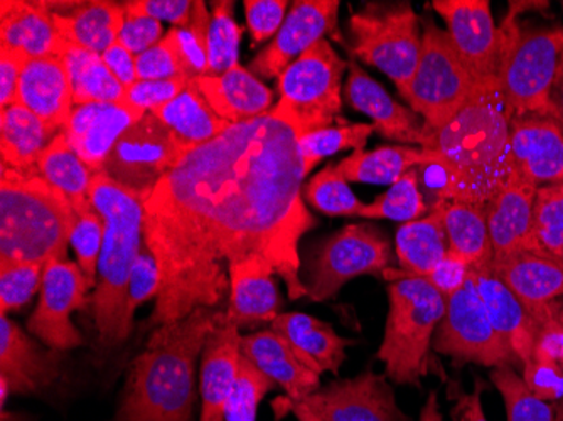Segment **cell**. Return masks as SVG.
I'll return each instance as SVG.
<instances>
[{
	"instance_id": "cell-1",
	"label": "cell",
	"mask_w": 563,
	"mask_h": 421,
	"mask_svg": "<svg viewBox=\"0 0 563 421\" xmlns=\"http://www.w3.org/2000/svg\"><path fill=\"white\" fill-rule=\"evenodd\" d=\"M303 179L299 134L274 110L183 155L144 202L145 246L161 272L148 328L220 306L228 268L245 259H264L290 300L307 299L299 243L318 223Z\"/></svg>"
},
{
	"instance_id": "cell-2",
	"label": "cell",
	"mask_w": 563,
	"mask_h": 421,
	"mask_svg": "<svg viewBox=\"0 0 563 421\" xmlns=\"http://www.w3.org/2000/svg\"><path fill=\"white\" fill-rule=\"evenodd\" d=\"M509 122L498 78H493L476 84L444 129H426L427 167L441 174L438 199L486 208L509 176Z\"/></svg>"
},
{
	"instance_id": "cell-3",
	"label": "cell",
	"mask_w": 563,
	"mask_h": 421,
	"mask_svg": "<svg viewBox=\"0 0 563 421\" xmlns=\"http://www.w3.org/2000/svg\"><path fill=\"white\" fill-rule=\"evenodd\" d=\"M223 315L201 307L181 321L154 329L126 369L115 421H192L196 364Z\"/></svg>"
},
{
	"instance_id": "cell-4",
	"label": "cell",
	"mask_w": 563,
	"mask_h": 421,
	"mask_svg": "<svg viewBox=\"0 0 563 421\" xmlns=\"http://www.w3.org/2000/svg\"><path fill=\"white\" fill-rule=\"evenodd\" d=\"M91 204L106 223V236L98 263V281L88 297L98 341L112 350L131 335L126 324V287L135 259L145 245L144 202L137 192L123 188L106 173L93 176Z\"/></svg>"
},
{
	"instance_id": "cell-5",
	"label": "cell",
	"mask_w": 563,
	"mask_h": 421,
	"mask_svg": "<svg viewBox=\"0 0 563 421\" xmlns=\"http://www.w3.org/2000/svg\"><path fill=\"white\" fill-rule=\"evenodd\" d=\"M78 214L37 169L0 167V259H66Z\"/></svg>"
},
{
	"instance_id": "cell-6",
	"label": "cell",
	"mask_w": 563,
	"mask_h": 421,
	"mask_svg": "<svg viewBox=\"0 0 563 421\" xmlns=\"http://www.w3.org/2000/svg\"><path fill=\"white\" fill-rule=\"evenodd\" d=\"M388 315L376 359L385 364V375L397 385L420 386L430 372V346L444 319L448 299L426 278L401 268H388Z\"/></svg>"
},
{
	"instance_id": "cell-7",
	"label": "cell",
	"mask_w": 563,
	"mask_h": 421,
	"mask_svg": "<svg viewBox=\"0 0 563 421\" xmlns=\"http://www.w3.org/2000/svg\"><path fill=\"white\" fill-rule=\"evenodd\" d=\"M563 55V30L525 31L508 19L499 30L498 81L509 117L550 113Z\"/></svg>"
},
{
	"instance_id": "cell-8",
	"label": "cell",
	"mask_w": 563,
	"mask_h": 421,
	"mask_svg": "<svg viewBox=\"0 0 563 421\" xmlns=\"http://www.w3.org/2000/svg\"><path fill=\"white\" fill-rule=\"evenodd\" d=\"M354 58L375 66L407 97L422 51L423 31L410 2H368L350 18Z\"/></svg>"
},
{
	"instance_id": "cell-9",
	"label": "cell",
	"mask_w": 563,
	"mask_h": 421,
	"mask_svg": "<svg viewBox=\"0 0 563 421\" xmlns=\"http://www.w3.org/2000/svg\"><path fill=\"white\" fill-rule=\"evenodd\" d=\"M346 68L347 63L331 43L319 41L278 76L280 100L272 110L289 122L299 137L343 122L341 107Z\"/></svg>"
},
{
	"instance_id": "cell-10",
	"label": "cell",
	"mask_w": 563,
	"mask_h": 421,
	"mask_svg": "<svg viewBox=\"0 0 563 421\" xmlns=\"http://www.w3.org/2000/svg\"><path fill=\"white\" fill-rule=\"evenodd\" d=\"M422 51L405 100L430 132L444 129L470 101L476 81L459 58L448 31L432 19L422 22Z\"/></svg>"
},
{
	"instance_id": "cell-11",
	"label": "cell",
	"mask_w": 563,
	"mask_h": 421,
	"mask_svg": "<svg viewBox=\"0 0 563 421\" xmlns=\"http://www.w3.org/2000/svg\"><path fill=\"white\" fill-rule=\"evenodd\" d=\"M394 262L390 242L375 224H346L309 258L303 280L307 299L318 303L334 299L347 281L365 275L383 277Z\"/></svg>"
},
{
	"instance_id": "cell-12",
	"label": "cell",
	"mask_w": 563,
	"mask_h": 421,
	"mask_svg": "<svg viewBox=\"0 0 563 421\" xmlns=\"http://www.w3.org/2000/svg\"><path fill=\"white\" fill-rule=\"evenodd\" d=\"M432 346L439 354L459 363H474L492 369L518 364L493 328L471 275L457 292L448 297L444 319L433 335Z\"/></svg>"
},
{
	"instance_id": "cell-13",
	"label": "cell",
	"mask_w": 563,
	"mask_h": 421,
	"mask_svg": "<svg viewBox=\"0 0 563 421\" xmlns=\"http://www.w3.org/2000/svg\"><path fill=\"white\" fill-rule=\"evenodd\" d=\"M183 155L173 132L147 112L120 137L101 173L147 199Z\"/></svg>"
},
{
	"instance_id": "cell-14",
	"label": "cell",
	"mask_w": 563,
	"mask_h": 421,
	"mask_svg": "<svg viewBox=\"0 0 563 421\" xmlns=\"http://www.w3.org/2000/svg\"><path fill=\"white\" fill-rule=\"evenodd\" d=\"M91 288L95 287L78 263L49 259L44 265L40 300L25 329L51 350L65 353L80 347L84 337L73 324L71 315L88 306Z\"/></svg>"
},
{
	"instance_id": "cell-15",
	"label": "cell",
	"mask_w": 563,
	"mask_h": 421,
	"mask_svg": "<svg viewBox=\"0 0 563 421\" xmlns=\"http://www.w3.org/2000/svg\"><path fill=\"white\" fill-rule=\"evenodd\" d=\"M321 421H413L397 405L387 375L338 379L299 401Z\"/></svg>"
},
{
	"instance_id": "cell-16",
	"label": "cell",
	"mask_w": 563,
	"mask_h": 421,
	"mask_svg": "<svg viewBox=\"0 0 563 421\" xmlns=\"http://www.w3.org/2000/svg\"><path fill=\"white\" fill-rule=\"evenodd\" d=\"M338 0H297L271 44L250 65V71L262 78H278L297 58L325 40V34L340 40Z\"/></svg>"
},
{
	"instance_id": "cell-17",
	"label": "cell",
	"mask_w": 563,
	"mask_h": 421,
	"mask_svg": "<svg viewBox=\"0 0 563 421\" xmlns=\"http://www.w3.org/2000/svg\"><path fill=\"white\" fill-rule=\"evenodd\" d=\"M444 18L459 58L476 84L498 78L499 30L489 0H433Z\"/></svg>"
},
{
	"instance_id": "cell-18",
	"label": "cell",
	"mask_w": 563,
	"mask_h": 421,
	"mask_svg": "<svg viewBox=\"0 0 563 421\" xmlns=\"http://www.w3.org/2000/svg\"><path fill=\"white\" fill-rule=\"evenodd\" d=\"M509 173L537 188L563 182V123L550 113H528L509 122Z\"/></svg>"
},
{
	"instance_id": "cell-19",
	"label": "cell",
	"mask_w": 563,
	"mask_h": 421,
	"mask_svg": "<svg viewBox=\"0 0 563 421\" xmlns=\"http://www.w3.org/2000/svg\"><path fill=\"white\" fill-rule=\"evenodd\" d=\"M62 373V351L51 350L0 315V383L11 397H34L55 385Z\"/></svg>"
},
{
	"instance_id": "cell-20",
	"label": "cell",
	"mask_w": 563,
	"mask_h": 421,
	"mask_svg": "<svg viewBox=\"0 0 563 421\" xmlns=\"http://www.w3.org/2000/svg\"><path fill=\"white\" fill-rule=\"evenodd\" d=\"M537 189L539 188L523 177L509 173L506 182L486 204L495 258H505L521 252L542 253L534 239L533 226Z\"/></svg>"
},
{
	"instance_id": "cell-21",
	"label": "cell",
	"mask_w": 563,
	"mask_h": 421,
	"mask_svg": "<svg viewBox=\"0 0 563 421\" xmlns=\"http://www.w3.org/2000/svg\"><path fill=\"white\" fill-rule=\"evenodd\" d=\"M471 278L488 312L489 321L521 367L530 366L539 344L540 331L523 303L496 275L493 262L470 267Z\"/></svg>"
},
{
	"instance_id": "cell-22",
	"label": "cell",
	"mask_w": 563,
	"mask_h": 421,
	"mask_svg": "<svg viewBox=\"0 0 563 421\" xmlns=\"http://www.w3.org/2000/svg\"><path fill=\"white\" fill-rule=\"evenodd\" d=\"M347 68L350 76L343 88L347 103L369 117L373 129L383 137L422 147L426 142L423 120L413 110L395 101L356 62L347 63Z\"/></svg>"
},
{
	"instance_id": "cell-23",
	"label": "cell",
	"mask_w": 563,
	"mask_h": 421,
	"mask_svg": "<svg viewBox=\"0 0 563 421\" xmlns=\"http://www.w3.org/2000/svg\"><path fill=\"white\" fill-rule=\"evenodd\" d=\"M240 341V329L228 321L224 312L220 324L208 335L207 344L202 347L199 421H224V408L239 378L242 363Z\"/></svg>"
},
{
	"instance_id": "cell-24",
	"label": "cell",
	"mask_w": 563,
	"mask_h": 421,
	"mask_svg": "<svg viewBox=\"0 0 563 421\" xmlns=\"http://www.w3.org/2000/svg\"><path fill=\"white\" fill-rule=\"evenodd\" d=\"M0 46L22 51L34 58H63L68 44L63 40L47 2L2 0Z\"/></svg>"
},
{
	"instance_id": "cell-25",
	"label": "cell",
	"mask_w": 563,
	"mask_h": 421,
	"mask_svg": "<svg viewBox=\"0 0 563 421\" xmlns=\"http://www.w3.org/2000/svg\"><path fill=\"white\" fill-rule=\"evenodd\" d=\"M240 350L242 356L275 386L284 389L290 400H303L321 388V375L307 367L289 342L272 329L242 335Z\"/></svg>"
},
{
	"instance_id": "cell-26",
	"label": "cell",
	"mask_w": 563,
	"mask_h": 421,
	"mask_svg": "<svg viewBox=\"0 0 563 421\" xmlns=\"http://www.w3.org/2000/svg\"><path fill=\"white\" fill-rule=\"evenodd\" d=\"M191 85L214 113L232 125L267 115L275 107L271 88L240 65L223 75L198 76Z\"/></svg>"
},
{
	"instance_id": "cell-27",
	"label": "cell",
	"mask_w": 563,
	"mask_h": 421,
	"mask_svg": "<svg viewBox=\"0 0 563 421\" xmlns=\"http://www.w3.org/2000/svg\"><path fill=\"white\" fill-rule=\"evenodd\" d=\"M47 5L68 47H84L98 55L119 41L126 18L125 5L110 0L47 2Z\"/></svg>"
},
{
	"instance_id": "cell-28",
	"label": "cell",
	"mask_w": 563,
	"mask_h": 421,
	"mask_svg": "<svg viewBox=\"0 0 563 421\" xmlns=\"http://www.w3.org/2000/svg\"><path fill=\"white\" fill-rule=\"evenodd\" d=\"M230 275V302L227 319L236 328L274 322L280 315L282 299L278 296L275 274L264 259L252 258L233 263Z\"/></svg>"
},
{
	"instance_id": "cell-29",
	"label": "cell",
	"mask_w": 563,
	"mask_h": 421,
	"mask_svg": "<svg viewBox=\"0 0 563 421\" xmlns=\"http://www.w3.org/2000/svg\"><path fill=\"white\" fill-rule=\"evenodd\" d=\"M18 103L56 129H65L73 103L71 78L63 58H34L25 65Z\"/></svg>"
},
{
	"instance_id": "cell-30",
	"label": "cell",
	"mask_w": 563,
	"mask_h": 421,
	"mask_svg": "<svg viewBox=\"0 0 563 421\" xmlns=\"http://www.w3.org/2000/svg\"><path fill=\"white\" fill-rule=\"evenodd\" d=\"M271 329L289 342L299 359L318 375H338L354 341L341 337L331 324L302 312L280 313Z\"/></svg>"
},
{
	"instance_id": "cell-31",
	"label": "cell",
	"mask_w": 563,
	"mask_h": 421,
	"mask_svg": "<svg viewBox=\"0 0 563 421\" xmlns=\"http://www.w3.org/2000/svg\"><path fill=\"white\" fill-rule=\"evenodd\" d=\"M62 130L15 103L0 113L2 164L12 169H36L41 155Z\"/></svg>"
},
{
	"instance_id": "cell-32",
	"label": "cell",
	"mask_w": 563,
	"mask_h": 421,
	"mask_svg": "<svg viewBox=\"0 0 563 421\" xmlns=\"http://www.w3.org/2000/svg\"><path fill=\"white\" fill-rule=\"evenodd\" d=\"M151 113L173 132L185 154L213 141L232 125L214 113L208 101L192 87L191 80L179 97L159 109L151 110Z\"/></svg>"
},
{
	"instance_id": "cell-33",
	"label": "cell",
	"mask_w": 563,
	"mask_h": 421,
	"mask_svg": "<svg viewBox=\"0 0 563 421\" xmlns=\"http://www.w3.org/2000/svg\"><path fill=\"white\" fill-rule=\"evenodd\" d=\"M448 252V233L441 211L435 206L427 217L398 228L395 239L398 265L413 277L429 278Z\"/></svg>"
},
{
	"instance_id": "cell-34",
	"label": "cell",
	"mask_w": 563,
	"mask_h": 421,
	"mask_svg": "<svg viewBox=\"0 0 563 421\" xmlns=\"http://www.w3.org/2000/svg\"><path fill=\"white\" fill-rule=\"evenodd\" d=\"M435 208L441 211L448 233L449 252L461 256L473 265L489 263L495 258L489 239L486 208L463 201L438 199Z\"/></svg>"
},
{
	"instance_id": "cell-35",
	"label": "cell",
	"mask_w": 563,
	"mask_h": 421,
	"mask_svg": "<svg viewBox=\"0 0 563 421\" xmlns=\"http://www.w3.org/2000/svg\"><path fill=\"white\" fill-rule=\"evenodd\" d=\"M36 169L59 195L68 199L76 214L93 208L90 191L95 173L76 154L63 132L47 145Z\"/></svg>"
},
{
	"instance_id": "cell-36",
	"label": "cell",
	"mask_w": 563,
	"mask_h": 421,
	"mask_svg": "<svg viewBox=\"0 0 563 421\" xmlns=\"http://www.w3.org/2000/svg\"><path fill=\"white\" fill-rule=\"evenodd\" d=\"M427 164L429 159L422 147L382 145L375 151H354L336 167L347 182L394 186L408 170L427 167Z\"/></svg>"
},
{
	"instance_id": "cell-37",
	"label": "cell",
	"mask_w": 563,
	"mask_h": 421,
	"mask_svg": "<svg viewBox=\"0 0 563 421\" xmlns=\"http://www.w3.org/2000/svg\"><path fill=\"white\" fill-rule=\"evenodd\" d=\"M63 59L71 78L73 103H119L125 97V87L117 80L101 55L69 46Z\"/></svg>"
},
{
	"instance_id": "cell-38",
	"label": "cell",
	"mask_w": 563,
	"mask_h": 421,
	"mask_svg": "<svg viewBox=\"0 0 563 421\" xmlns=\"http://www.w3.org/2000/svg\"><path fill=\"white\" fill-rule=\"evenodd\" d=\"M144 115V112L123 101L107 104L90 129L69 145L95 174L101 173L117 142Z\"/></svg>"
},
{
	"instance_id": "cell-39",
	"label": "cell",
	"mask_w": 563,
	"mask_h": 421,
	"mask_svg": "<svg viewBox=\"0 0 563 421\" xmlns=\"http://www.w3.org/2000/svg\"><path fill=\"white\" fill-rule=\"evenodd\" d=\"M489 378L501 392L508 421H563V405L534 397L514 366L495 367Z\"/></svg>"
},
{
	"instance_id": "cell-40",
	"label": "cell",
	"mask_w": 563,
	"mask_h": 421,
	"mask_svg": "<svg viewBox=\"0 0 563 421\" xmlns=\"http://www.w3.org/2000/svg\"><path fill=\"white\" fill-rule=\"evenodd\" d=\"M375 132L372 123H347L314 130L299 137L300 155H302L303 174L311 173L322 159L347 148L363 151L368 144L369 135Z\"/></svg>"
},
{
	"instance_id": "cell-41",
	"label": "cell",
	"mask_w": 563,
	"mask_h": 421,
	"mask_svg": "<svg viewBox=\"0 0 563 421\" xmlns=\"http://www.w3.org/2000/svg\"><path fill=\"white\" fill-rule=\"evenodd\" d=\"M427 213L426 201L419 189V173L410 169L401 176L385 195L363 208L357 218L362 220H390L412 223Z\"/></svg>"
},
{
	"instance_id": "cell-42",
	"label": "cell",
	"mask_w": 563,
	"mask_h": 421,
	"mask_svg": "<svg viewBox=\"0 0 563 421\" xmlns=\"http://www.w3.org/2000/svg\"><path fill=\"white\" fill-rule=\"evenodd\" d=\"M242 27L235 21V2L218 0L211 11L208 34V75L218 76L239 66Z\"/></svg>"
},
{
	"instance_id": "cell-43",
	"label": "cell",
	"mask_w": 563,
	"mask_h": 421,
	"mask_svg": "<svg viewBox=\"0 0 563 421\" xmlns=\"http://www.w3.org/2000/svg\"><path fill=\"white\" fill-rule=\"evenodd\" d=\"M211 12L207 2L195 0L191 19L183 27H170L169 36L181 59L183 76L195 80L208 75V34H210Z\"/></svg>"
},
{
	"instance_id": "cell-44",
	"label": "cell",
	"mask_w": 563,
	"mask_h": 421,
	"mask_svg": "<svg viewBox=\"0 0 563 421\" xmlns=\"http://www.w3.org/2000/svg\"><path fill=\"white\" fill-rule=\"evenodd\" d=\"M303 201L328 217L357 218L365 208V202L354 196L350 184L341 176L336 164L316 174L302 188Z\"/></svg>"
},
{
	"instance_id": "cell-45",
	"label": "cell",
	"mask_w": 563,
	"mask_h": 421,
	"mask_svg": "<svg viewBox=\"0 0 563 421\" xmlns=\"http://www.w3.org/2000/svg\"><path fill=\"white\" fill-rule=\"evenodd\" d=\"M533 226L543 255L563 262V182L537 189Z\"/></svg>"
},
{
	"instance_id": "cell-46",
	"label": "cell",
	"mask_w": 563,
	"mask_h": 421,
	"mask_svg": "<svg viewBox=\"0 0 563 421\" xmlns=\"http://www.w3.org/2000/svg\"><path fill=\"white\" fill-rule=\"evenodd\" d=\"M44 265L0 259V315H9L27 306L41 292Z\"/></svg>"
},
{
	"instance_id": "cell-47",
	"label": "cell",
	"mask_w": 563,
	"mask_h": 421,
	"mask_svg": "<svg viewBox=\"0 0 563 421\" xmlns=\"http://www.w3.org/2000/svg\"><path fill=\"white\" fill-rule=\"evenodd\" d=\"M274 388L275 383L242 356L239 378L224 408V421H257L262 400Z\"/></svg>"
},
{
	"instance_id": "cell-48",
	"label": "cell",
	"mask_w": 563,
	"mask_h": 421,
	"mask_svg": "<svg viewBox=\"0 0 563 421\" xmlns=\"http://www.w3.org/2000/svg\"><path fill=\"white\" fill-rule=\"evenodd\" d=\"M103 236H106V223L97 209L91 208L78 214L69 245L75 250L78 267L87 275L93 287H97L98 281V263H100Z\"/></svg>"
},
{
	"instance_id": "cell-49",
	"label": "cell",
	"mask_w": 563,
	"mask_h": 421,
	"mask_svg": "<svg viewBox=\"0 0 563 421\" xmlns=\"http://www.w3.org/2000/svg\"><path fill=\"white\" fill-rule=\"evenodd\" d=\"M161 290V272L151 250L144 245L135 259L126 287V324L134 328V315L139 307L157 299Z\"/></svg>"
},
{
	"instance_id": "cell-50",
	"label": "cell",
	"mask_w": 563,
	"mask_h": 421,
	"mask_svg": "<svg viewBox=\"0 0 563 421\" xmlns=\"http://www.w3.org/2000/svg\"><path fill=\"white\" fill-rule=\"evenodd\" d=\"M188 85L189 80L185 76H176L169 80L137 81L125 88L123 103L147 113L179 97Z\"/></svg>"
},
{
	"instance_id": "cell-51",
	"label": "cell",
	"mask_w": 563,
	"mask_h": 421,
	"mask_svg": "<svg viewBox=\"0 0 563 421\" xmlns=\"http://www.w3.org/2000/svg\"><path fill=\"white\" fill-rule=\"evenodd\" d=\"M139 81L169 80L183 76V66L169 34L135 58ZM186 78V76H185Z\"/></svg>"
},
{
	"instance_id": "cell-52",
	"label": "cell",
	"mask_w": 563,
	"mask_h": 421,
	"mask_svg": "<svg viewBox=\"0 0 563 421\" xmlns=\"http://www.w3.org/2000/svg\"><path fill=\"white\" fill-rule=\"evenodd\" d=\"M246 25L252 34L253 46L277 36L282 24L286 21L287 0H245ZM252 46V47H253Z\"/></svg>"
},
{
	"instance_id": "cell-53",
	"label": "cell",
	"mask_w": 563,
	"mask_h": 421,
	"mask_svg": "<svg viewBox=\"0 0 563 421\" xmlns=\"http://www.w3.org/2000/svg\"><path fill=\"white\" fill-rule=\"evenodd\" d=\"M126 15L167 21L173 27L188 24L195 0H131L123 2Z\"/></svg>"
},
{
	"instance_id": "cell-54",
	"label": "cell",
	"mask_w": 563,
	"mask_h": 421,
	"mask_svg": "<svg viewBox=\"0 0 563 421\" xmlns=\"http://www.w3.org/2000/svg\"><path fill=\"white\" fill-rule=\"evenodd\" d=\"M163 37V24L159 21L126 15L120 31L119 43L131 51L132 55L139 56L156 46Z\"/></svg>"
},
{
	"instance_id": "cell-55",
	"label": "cell",
	"mask_w": 563,
	"mask_h": 421,
	"mask_svg": "<svg viewBox=\"0 0 563 421\" xmlns=\"http://www.w3.org/2000/svg\"><path fill=\"white\" fill-rule=\"evenodd\" d=\"M30 56L12 47L0 46V104L8 109L18 103L19 84Z\"/></svg>"
},
{
	"instance_id": "cell-56",
	"label": "cell",
	"mask_w": 563,
	"mask_h": 421,
	"mask_svg": "<svg viewBox=\"0 0 563 421\" xmlns=\"http://www.w3.org/2000/svg\"><path fill=\"white\" fill-rule=\"evenodd\" d=\"M467 278H470V263L464 262L461 256L448 252V255L442 258L438 267L433 268L432 274L426 280H429L448 299L466 284Z\"/></svg>"
},
{
	"instance_id": "cell-57",
	"label": "cell",
	"mask_w": 563,
	"mask_h": 421,
	"mask_svg": "<svg viewBox=\"0 0 563 421\" xmlns=\"http://www.w3.org/2000/svg\"><path fill=\"white\" fill-rule=\"evenodd\" d=\"M101 58H103L110 71L113 73V76H115L117 80H119L123 87L129 88L137 84V63H135L137 56L132 55L131 51L123 47L119 41L112 44V46L101 55Z\"/></svg>"
},
{
	"instance_id": "cell-58",
	"label": "cell",
	"mask_w": 563,
	"mask_h": 421,
	"mask_svg": "<svg viewBox=\"0 0 563 421\" xmlns=\"http://www.w3.org/2000/svg\"><path fill=\"white\" fill-rule=\"evenodd\" d=\"M481 395H483L481 381L476 383L473 392H459L457 401L451 410L452 421H488L484 414Z\"/></svg>"
},
{
	"instance_id": "cell-59",
	"label": "cell",
	"mask_w": 563,
	"mask_h": 421,
	"mask_svg": "<svg viewBox=\"0 0 563 421\" xmlns=\"http://www.w3.org/2000/svg\"><path fill=\"white\" fill-rule=\"evenodd\" d=\"M272 411H274L275 421L286 418L287 414H294L297 421H321L314 413L307 410L299 401L290 400L289 397H277L272 401Z\"/></svg>"
},
{
	"instance_id": "cell-60",
	"label": "cell",
	"mask_w": 563,
	"mask_h": 421,
	"mask_svg": "<svg viewBox=\"0 0 563 421\" xmlns=\"http://www.w3.org/2000/svg\"><path fill=\"white\" fill-rule=\"evenodd\" d=\"M550 107H552V115L563 123V55L562 59H560L559 71H556L552 93H550Z\"/></svg>"
},
{
	"instance_id": "cell-61",
	"label": "cell",
	"mask_w": 563,
	"mask_h": 421,
	"mask_svg": "<svg viewBox=\"0 0 563 421\" xmlns=\"http://www.w3.org/2000/svg\"><path fill=\"white\" fill-rule=\"evenodd\" d=\"M419 421H444L439 407L438 392L432 391L420 411Z\"/></svg>"
}]
</instances>
